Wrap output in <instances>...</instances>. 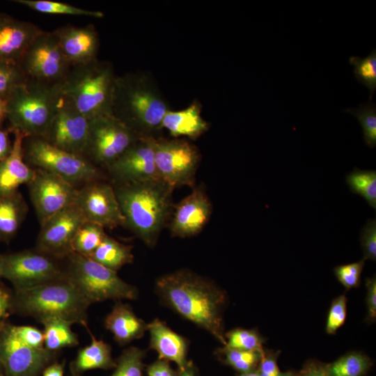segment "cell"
I'll return each instance as SVG.
<instances>
[{"label":"cell","mask_w":376,"mask_h":376,"mask_svg":"<svg viewBox=\"0 0 376 376\" xmlns=\"http://www.w3.org/2000/svg\"><path fill=\"white\" fill-rule=\"evenodd\" d=\"M155 292L166 306L226 345L223 316L227 295L217 284L190 270L180 269L160 276Z\"/></svg>","instance_id":"6da1fadb"},{"label":"cell","mask_w":376,"mask_h":376,"mask_svg":"<svg viewBox=\"0 0 376 376\" xmlns=\"http://www.w3.org/2000/svg\"><path fill=\"white\" fill-rule=\"evenodd\" d=\"M170 107L152 75L139 70L117 76L111 114L139 136L159 137Z\"/></svg>","instance_id":"7a4b0ae2"},{"label":"cell","mask_w":376,"mask_h":376,"mask_svg":"<svg viewBox=\"0 0 376 376\" xmlns=\"http://www.w3.org/2000/svg\"><path fill=\"white\" fill-rule=\"evenodd\" d=\"M125 226L146 245L154 246L169 217L175 189L161 179L113 183Z\"/></svg>","instance_id":"3957f363"},{"label":"cell","mask_w":376,"mask_h":376,"mask_svg":"<svg viewBox=\"0 0 376 376\" xmlns=\"http://www.w3.org/2000/svg\"><path fill=\"white\" fill-rule=\"evenodd\" d=\"M91 304L67 278L31 288L15 290L10 297V312L33 318L40 322L61 318L79 324L88 330Z\"/></svg>","instance_id":"277c9868"},{"label":"cell","mask_w":376,"mask_h":376,"mask_svg":"<svg viewBox=\"0 0 376 376\" xmlns=\"http://www.w3.org/2000/svg\"><path fill=\"white\" fill-rule=\"evenodd\" d=\"M62 100L61 84L32 79L18 86L5 100L6 120L11 133L44 137Z\"/></svg>","instance_id":"5b68a950"},{"label":"cell","mask_w":376,"mask_h":376,"mask_svg":"<svg viewBox=\"0 0 376 376\" xmlns=\"http://www.w3.org/2000/svg\"><path fill=\"white\" fill-rule=\"evenodd\" d=\"M117 75L111 63L98 58L72 65L61 84L63 97L89 120L111 114Z\"/></svg>","instance_id":"8992f818"},{"label":"cell","mask_w":376,"mask_h":376,"mask_svg":"<svg viewBox=\"0 0 376 376\" xmlns=\"http://www.w3.org/2000/svg\"><path fill=\"white\" fill-rule=\"evenodd\" d=\"M66 278L89 301L136 299L138 290L118 276L117 272L76 253L65 258Z\"/></svg>","instance_id":"52a82bcc"},{"label":"cell","mask_w":376,"mask_h":376,"mask_svg":"<svg viewBox=\"0 0 376 376\" xmlns=\"http://www.w3.org/2000/svg\"><path fill=\"white\" fill-rule=\"evenodd\" d=\"M25 162L63 178L77 188L103 180L101 169L84 156L58 148L39 136H26L23 142Z\"/></svg>","instance_id":"ba28073f"},{"label":"cell","mask_w":376,"mask_h":376,"mask_svg":"<svg viewBox=\"0 0 376 376\" xmlns=\"http://www.w3.org/2000/svg\"><path fill=\"white\" fill-rule=\"evenodd\" d=\"M0 278L9 281L15 290L65 279V259L55 258L36 248L0 254Z\"/></svg>","instance_id":"9c48e42d"},{"label":"cell","mask_w":376,"mask_h":376,"mask_svg":"<svg viewBox=\"0 0 376 376\" xmlns=\"http://www.w3.org/2000/svg\"><path fill=\"white\" fill-rule=\"evenodd\" d=\"M112 114L90 120L84 157L99 169H107L139 138Z\"/></svg>","instance_id":"30bf717a"},{"label":"cell","mask_w":376,"mask_h":376,"mask_svg":"<svg viewBox=\"0 0 376 376\" xmlns=\"http://www.w3.org/2000/svg\"><path fill=\"white\" fill-rule=\"evenodd\" d=\"M155 159L159 178L175 189L193 187L201 162L198 148L183 138L155 139Z\"/></svg>","instance_id":"8fae6325"},{"label":"cell","mask_w":376,"mask_h":376,"mask_svg":"<svg viewBox=\"0 0 376 376\" xmlns=\"http://www.w3.org/2000/svg\"><path fill=\"white\" fill-rule=\"evenodd\" d=\"M19 65L27 79L49 84H62L72 67L53 32L45 31L31 42Z\"/></svg>","instance_id":"7c38bea8"},{"label":"cell","mask_w":376,"mask_h":376,"mask_svg":"<svg viewBox=\"0 0 376 376\" xmlns=\"http://www.w3.org/2000/svg\"><path fill=\"white\" fill-rule=\"evenodd\" d=\"M56 352L31 347L12 331L10 324L0 327V364L4 376H39L54 361Z\"/></svg>","instance_id":"4fadbf2b"},{"label":"cell","mask_w":376,"mask_h":376,"mask_svg":"<svg viewBox=\"0 0 376 376\" xmlns=\"http://www.w3.org/2000/svg\"><path fill=\"white\" fill-rule=\"evenodd\" d=\"M27 186L40 226L75 204L78 192V188L63 178L40 169H35L34 178Z\"/></svg>","instance_id":"5bb4252c"},{"label":"cell","mask_w":376,"mask_h":376,"mask_svg":"<svg viewBox=\"0 0 376 376\" xmlns=\"http://www.w3.org/2000/svg\"><path fill=\"white\" fill-rule=\"evenodd\" d=\"M75 204L88 221L113 229L125 226L113 185L103 180L89 182L78 189Z\"/></svg>","instance_id":"9a60e30c"},{"label":"cell","mask_w":376,"mask_h":376,"mask_svg":"<svg viewBox=\"0 0 376 376\" xmlns=\"http://www.w3.org/2000/svg\"><path fill=\"white\" fill-rule=\"evenodd\" d=\"M90 120L62 95V100L43 138L51 145L84 156Z\"/></svg>","instance_id":"2e32d148"},{"label":"cell","mask_w":376,"mask_h":376,"mask_svg":"<svg viewBox=\"0 0 376 376\" xmlns=\"http://www.w3.org/2000/svg\"><path fill=\"white\" fill-rule=\"evenodd\" d=\"M86 221L75 203L68 206L40 226L35 248L55 258L65 259L73 253V239Z\"/></svg>","instance_id":"e0dca14e"},{"label":"cell","mask_w":376,"mask_h":376,"mask_svg":"<svg viewBox=\"0 0 376 376\" xmlns=\"http://www.w3.org/2000/svg\"><path fill=\"white\" fill-rule=\"evenodd\" d=\"M139 136L106 170L113 183L160 179L155 159V139Z\"/></svg>","instance_id":"ac0fdd59"},{"label":"cell","mask_w":376,"mask_h":376,"mask_svg":"<svg viewBox=\"0 0 376 376\" xmlns=\"http://www.w3.org/2000/svg\"><path fill=\"white\" fill-rule=\"evenodd\" d=\"M212 204L201 187H193L191 192L173 205L169 229L173 237L186 238L200 233L210 221Z\"/></svg>","instance_id":"d6986e66"},{"label":"cell","mask_w":376,"mask_h":376,"mask_svg":"<svg viewBox=\"0 0 376 376\" xmlns=\"http://www.w3.org/2000/svg\"><path fill=\"white\" fill-rule=\"evenodd\" d=\"M52 32L63 54L72 65L97 58L100 38L93 24L84 26L65 25Z\"/></svg>","instance_id":"ffe728a7"},{"label":"cell","mask_w":376,"mask_h":376,"mask_svg":"<svg viewBox=\"0 0 376 376\" xmlns=\"http://www.w3.org/2000/svg\"><path fill=\"white\" fill-rule=\"evenodd\" d=\"M42 31L32 22L0 13V61L19 63L29 45Z\"/></svg>","instance_id":"44dd1931"},{"label":"cell","mask_w":376,"mask_h":376,"mask_svg":"<svg viewBox=\"0 0 376 376\" xmlns=\"http://www.w3.org/2000/svg\"><path fill=\"white\" fill-rule=\"evenodd\" d=\"M13 148L9 155L0 164V196L13 194L19 186L27 185L35 175V169L24 160L23 142L27 136L14 131Z\"/></svg>","instance_id":"7402d4cb"},{"label":"cell","mask_w":376,"mask_h":376,"mask_svg":"<svg viewBox=\"0 0 376 376\" xmlns=\"http://www.w3.org/2000/svg\"><path fill=\"white\" fill-rule=\"evenodd\" d=\"M147 331L150 335V348L157 352L158 359L174 362L178 370L183 369L189 361L187 339L158 318L147 324Z\"/></svg>","instance_id":"603a6c76"},{"label":"cell","mask_w":376,"mask_h":376,"mask_svg":"<svg viewBox=\"0 0 376 376\" xmlns=\"http://www.w3.org/2000/svg\"><path fill=\"white\" fill-rule=\"evenodd\" d=\"M201 111V104L196 100L185 109H170L163 118L162 128L167 130L173 138L196 140L210 128V123L202 117Z\"/></svg>","instance_id":"cb8c5ba5"},{"label":"cell","mask_w":376,"mask_h":376,"mask_svg":"<svg viewBox=\"0 0 376 376\" xmlns=\"http://www.w3.org/2000/svg\"><path fill=\"white\" fill-rule=\"evenodd\" d=\"M104 326L120 345L142 338L147 331V324L134 313L132 307L119 301L105 318Z\"/></svg>","instance_id":"d4e9b609"},{"label":"cell","mask_w":376,"mask_h":376,"mask_svg":"<svg viewBox=\"0 0 376 376\" xmlns=\"http://www.w3.org/2000/svg\"><path fill=\"white\" fill-rule=\"evenodd\" d=\"M87 331L91 337V343L80 349L70 363L71 373L75 376L93 369H111L116 365V360L112 358L111 346L102 340L96 339L89 329Z\"/></svg>","instance_id":"484cf974"},{"label":"cell","mask_w":376,"mask_h":376,"mask_svg":"<svg viewBox=\"0 0 376 376\" xmlns=\"http://www.w3.org/2000/svg\"><path fill=\"white\" fill-rule=\"evenodd\" d=\"M28 205L19 191L0 196V243L8 244L26 219Z\"/></svg>","instance_id":"4316f807"},{"label":"cell","mask_w":376,"mask_h":376,"mask_svg":"<svg viewBox=\"0 0 376 376\" xmlns=\"http://www.w3.org/2000/svg\"><path fill=\"white\" fill-rule=\"evenodd\" d=\"M89 258L116 272L134 260L132 246L120 243L107 235Z\"/></svg>","instance_id":"83f0119b"},{"label":"cell","mask_w":376,"mask_h":376,"mask_svg":"<svg viewBox=\"0 0 376 376\" xmlns=\"http://www.w3.org/2000/svg\"><path fill=\"white\" fill-rule=\"evenodd\" d=\"M40 323L44 327V347L48 350L57 352L64 347L77 346L79 344L77 336L71 329L70 322L61 318H47Z\"/></svg>","instance_id":"f1b7e54d"},{"label":"cell","mask_w":376,"mask_h":376,"mask_svg":"<svg viewBox=\"0 0 376 376\" xmlns=\"http://www.w3.org/2000/svg\"><path fill=\"white\" fill-rule=\"evenodd\" d=\"M372 359L361 352H349L326 363L331 376H364L373 366Z\"/></svg>","instance_id":"f546056e"},{"label":"cell","mask_w":376,"mask_h":376,"mask_svg":"<svg viewBox=\"0 0 376 376\" xmlns=\"http://www.w3.org/2000/svg\"><path fill=\"white\" fill-rule=\"evenodd\" d=\"M261 352L242 350L223 346L217 350L216 355L222 363L230 366L239 373H245L256 370Z\"/></svg>","instance_id":"4dcf8cb0"},{"label":"cell","mask_w":376,"mask_h":376,"mask_svg":"<svg viewBox=\"0 0 376 376\" xmlns=\"http://www.w3.org/2000/svg\"><path fill=\"white\" fill-rule=\"evenodd\" d=\"M345 182L350 191L362 196L367 203L376 209V171L358 168L347 174Z\"/></svg>","instance_id":"1f68e13d"},{"label":"cell","mask_w":376,"mask_h":376,"mask_svg":"<svg viewBox=\"0 0 376 376\" xmlns=\"http://www.w3.org/2000/svg\"><path fill=\"white\" fill-rule=\"evenodd\" d=\"M104 228L86 221L77 230L72 241V251L89 257L106 237Z\"/></svg>","instance_id":"d6a6232c"},{"label":"cell","mask_w":376,"mask_h":376,"mask_svg":"<svg viewBox=\"0 0 376 376\" xmlns=\"http://www.w3.org/2000/svg\"><path fill=\"white\" fill-rule=\"evenodd\" d=\"M13 1L44 14L69 15L93 17H102L104 15V14L100 11L88 10L65 3L54 1L15 0Z\"/></svg>","instance_id":"836d02e7"},{"label":"cell","mask_w":376,"mask_h":376,"mask_svg":"<svg viewBox=\"0 0 376 376\" xmlns=\"http://www.w3.org/2000/svg\"><path fill=\"white\" fill-rule=\"evenodd\" d=\"M226 346L230 348L247 351H262L264 338L257 329L235 328L224 333Z\"/></svg>","instance_id":"e575fe53"},{"label":"cell","mask_w":376,"mask_h":376,"mask_svg":"<svg viewBox=\"0 0 376 376\" xmlns=\"http://www.w3.org/2000/svg\"><path fill=\"white\" fill-rule=\"evenodd\" d=\"M349 63L354 67L356 79L369 90V100H372L376 89V49H373L370 54L365 58L350 56Z\"/></svg>","instance_id":"d590c367"},{"label":"cell","mask_w":376,"mask_h":376,"mask_svg":"<svg viewBox=\"0 0 376 376\" xmlns=\"http://www.w3.org/2000/svg\"><path fill=\"white\" fill-rule=\"evenodd\" d=\"M355 116L363 130V139L370 148L376 146V104L372 100L360 104L359 107L344 110Z\"/></svg>","instance_id":"8d00e7d4"},{"label":"cell","mask_w":376,"mask_h":376,"mask_svg":"<svg viewBox=\"0 0 376 376\" xmlns=\"http://www.w3.org/2000/svg\"><path fill=\"white\" fill-rule=\"evenodd\" d=\"M146 352L136 347L125 349L116 360V365L110 376H142Z\"/></svg>","instance_id":"74e56055"},{"label":"cell","mask_w":376,"mask_h":376,"mask_svg":"<svg viewBox=\"0 0 376 376\" xmlns=\"http://www.w3.org/2000/svg\"><path fill=\"white\" fill-rule=\"evenodd\" d=\"M26 80L19 63L0 61V99L6 100L13 89Z\"/></svg>","instance_id":"f35d334b"},{"label":"cell","mask_w":376,"mask_h":376,"mask_svg":"<svg viewBox=\"0 0 376 376\" xmlns=\"http://www.w3.org/2000/svg\"><path fill=\"white\" fill-rule=\"evenodd\" d=\"M365 261L363 258L358 262L338 265L334 268L336 279L345 288L350 290L359 287Z\"/></svg>","instance_id":"ab89813d"},{"label":"cell","mask_w":376,"mask_h":376,"mask_svg":"<svg viewBox=\"0 0 376 376\" xmlns=\"http://www.w3.org/2000/svg\"><path fill=\"white\" fill-rule=\"evenodd\" d=\"M347 301L345 295L334 298L327 314L325 330L329 334H335L345 323L347 318Z\"/></svg>","instance_id":"60d3db41"},{"label":"cell","mask_w":376,"mask_h":376,"mask_svg":"<svg viewBox=\"0 0 376 376\" xmlns=\"http://www.w3.org/2000/svg\"><path fill=\"white\" fill-rule=\"evenodd\" d=\"M279 351L263 349L256 371L260 376H293L295 372L289 370L282 372L277 364Z\"/></svg>","instance_id":"b9f144b4"},{"label":"cell","mask_w":376,"mask_h":376,"mask_svg":"<svg viewBox=\"0 0 376 376\" xmlns=\"http://www.w3.org/2000/svg\"><path fill=\"white\" fill-rule=\"evenodd\" d=\"M360 242L363 252V259L376 260V220L369 219L362 228Z\"/></svg>","instance_id":"7bdbcfd3"},{"label":"cell","mask_w":376,"mask_h":376,"mask_svg":"<svg viewBox=\"0 0 376 376\" xmlns=\"http://www.w3.org/2000/svg\"><path fill=\"white\" fill-rule=\"evenodd\" d=\"M12 331L26 345L33 348L44 347L43 332L32 326H15L10 324Z\"/></svg>","instance_id":"ee69618b"},{"label":"cell","mask_w":376,"mask_h":376,"mask_svg":"<svg viewBox=\"0 0 376 376\" xmlns=\"http://www.w3.org/2000/svg\"><path fill=\"white\" fill-rule=\"evenodd\" d=\"M366 304L367 315L365 321L368 324L375 322L376 320V277L375 275L366 279Z\"/></svg>","instance_id":"f6af8a7d"},{"label":"cell","mask_w":376,"mask_h":376,"mask_svg":"<svg viewBox=\"0 0 376 376\" xmlns=\"http://www.w3.org/2000/svg\"><path fill=\"white\" fill-rule=\"evenodd\" d=\"M293 376H331L327 370L326 363L311 359L303 365L302 368Z\"/></svg>","instance_id":"bcb514c9"},{"label":"cell","mask_w":376,"mask_h":376,"mask_svg":"<svg viewBox=\"0 0 376 376\" xmlns=\"http://www.w3.org/2000/svg\"><path fill=\"white\" fill-rule=\"evenodd\" d=\"M148 376H178V371L174 370L169 362L158 359L147 368Z\"/></svg>","instance_id":"7dc6e473"},{"label":"cell","mask_w":376,"mask_h":376,"mask_svg":"<svg viewBox=\"0 0 376 376\" xmlns=\"http://www.w3.org/2000/svg\"><path fill=\"white\" fill-rule=\"evenodd\" d=\"M10 133L11 132L8 128H0V164L9 155L13 148Z\"/></svg>","instance_id":"c3c4849f"},{"label":"cell","mask_w":376,"mask_h":376,"mask_svg":"<svg viewBox=\"0 0 376 376\" xmlns=\"http://www.w3.org/2000/svg\"><path fill=\"white\" fill-rule=\"evenodd\" d=\"M10 297L11 295L0 285V327L10 312Z\"/></svg>","instance_id":"681fc988"},{"label":"cell","mask_w":376,"mask_h":376,"mask_svg":"<svg viewBox=\"0 0 376 376\" xmlns=\"http://www.w3.org/2000/svg\"><path fill=\"white\" fill-rule=\"evenodd\" d=\"M64 368V363L53 361L43 370L42 376H63Z\"/></svg>","instance_id":"f907efd6"},{"label":"cell","mask_w":376,"mask_h":376,"mask_svg":"<svg viewBox=\"0 0 376 376\" xmlns=\"http://www.w3.org/2000/svg\"><path fill=\"white\" fill-rule=\"evenodd\" d=\"M178 371V376H197V369L191 361H189L183 369Z\"/></svg>","instance_id":"816d5d0a"},{"label":"cell","mask_w":376,"mask_h":376,"mask_svg":"<svg viewBox=\"0 0 376 376\" xmlns=\"http://www.w3.org/2000/svg\"><path fill=\"white\" fill-rule=\"evenodd\" d=\"M6 120L5 100L0 99V128L3 127V123Z\"/></svg>","instance_id":"f5cc1de1"},{"label":"cell","mask_w":376,"mask_h":376,"mask_svg":"<svg viewBox=\"0 0 376 376\" xmlns=\"http://www.w3.org/2000/svg\"><path fill=\"white\" fill-rule=\"evenodd\" d=\"M238 376H260L258 373L254 370L249 373H239Z\"/></svg>","instance_id":"db71d44e"},{"label":"cell","mask_w":376,"mask_h":376,"mask_svg":"<svg viewBox=\"0 0 376 376\" xmlns=\"http://www.w3.org/2000/svg\"><path fill=\"white\" fill-rule=\"evenodd\" d=\"M3 372L2 367L0 364V376H3Z\"/></svg>","instance_id":"11a10c76"},{"label":"cell","mask_w":376,"mask_h":376,"mask_svg":"<svg viewBox=\"0 0 376 376\" xmlns=\"http://www.w3.org/2000/svg\"><path fill=\"white\" fill-rule=\"evenodd\" d=\"M71 376H75V375H72Z\"/></svg>","instance_id":"9f6ffc18"}]
</instances>
